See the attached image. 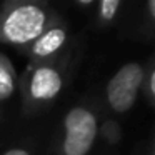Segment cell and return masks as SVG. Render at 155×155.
<instances>
[{
	"label": "cell",
	"instance_id": "1",
	"mask_svg": "<svg viewBox=\"0 0 155 155\" xmlns=\"http://www.w3.org/2000/svg\"><path fill=\"white\" fill-rule=\"evenodd\" d=\"M45 27V14L37 5H20L5 17L2 35L14 44H27L38 38Z\"/></svg>",
	"mask_w": 155,
	"mask_h": 155
},
{
	"label": "cell",
	"instance_id": "4",
	"mask_svg": "<svg viewBox=\"0 0 155 155\" xmlns=\"http://www.w3.org/2000/svg\"><path fill=\"white\" fill-rule=\"evenodd\" d=\"M62 88V77L54 68H37L30 80V92L38 100H50Z\"/></svg>",
	"mask_w": 155,
	"mask_h": 155
},
{
	"label": "cell",
	"instance_id": "9",
	"mask_svg": "<svg viewBox=\"0 0 155 155\" xmlns=\"http://www.w3.org/2000/svg\"><path fill=\"white\" fill-rule=\"evenodd\" d=\"M148 7H150V14L155 15V2H153V0H150V2H148Z\"/></svg>",
	"mask_w": 155,
	"mask_h": 155
},
{
	"label": "cell",
	"instance_id": "8",
	"mask_svg": "<svg viewBox=\"0 0 155 155\" xmlns=\"http://www.w3.org/2000/svg\"><path fill=\"white\" fill-rule=\"evenodd\" d=\"M4 155H30V153L22 150V148H12V150H8L7 153H4Z\"/></svg>",
	"mask_w": 155,
	"mask_h": 155
},
{
	"label": "cell",
	"instance_id": "6",
	"mask_svg": "<svg viewBox=\"0 0 155 155\" xmlns=\"http://www.w3.org/2000/svg\"><path fill=\"white\" fill-rule=\"evenodd\" d=\"M10 65H0V100H5L14 92V77L10 72Z\"/></svg>",
	"mask_w": 155,
	"mask_h": 155
},
{
	"label": "cell",
	"instance_id": "2",
	"mask_svg": "<svg viewBox=\"0 0 155 155\" xmlns=\"http://www.w3.org/2000/svg\"><path fill=\"white\" fill-rule=\"evenodd\" d=\"M65 155H85L88 153L97 135V120L92 112L77 107L65 117Z\"/></svg>",
	"mask_w": 155,
	"mask_h": 155
},
{
	"label": "cell",
	"instance_id": "5",
	"mask_svg": "<svg viewBox=\"0 0 155 155\" xmlns=\"http://www.w3.org/2000/svg\"><path fill=\"white\" fill-rule=\"evenodd\" d=\"M65 42V32L62 28H52V30L45 32L44 35L37 38L34 44V54L45 57V55L54 54L57 48H60Z\"/></svg>",
	"mask_w": 155,
	"mask_h": 155
},
{
	"label": "cell",
	"instance_id": "7",
	"mask_svg": "<svg viewBox=\"0 0 155 155\" xmlns=\"http://www.w3.org/2000/svg\"><path fill=\"white\" fill-rule=\"evenodd\" d=\"M118 5H120L118 0H104V2H100L102 17H104L105 20H110V18L115 15V12H117Z\"/></svg>",
	"mask_w": 155,
	"mask_h": 155
},
{
	"label": "cell",
	"instance_id": "3",
	"mask_svg": "<svg viewBox=\"0 0 155 155\" xmlns=\"http://www.w3.org/2000/svg\"><path fill=\"white\" fill-rule=\"evenodd\" d=\"M143 80V70L138 64H127L114 75L107 87L108 104L115 112H127L137 98Z\"/></svg>",
	"mask_w": 155,
	"mask_h": 155
}]
</instances>
